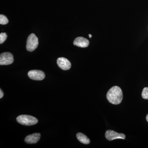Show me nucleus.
I'll use <instances>...</instances> for the list:
<instances>
[{
	"label": "nucleus",
	"instance_id": "obj_12",
	"mask_svg": "<svg viewBox=\"0 0 148 148\" xmlns=\"http://www.w3.org/2000/svg\"><path fill=\"white\" fill-rule=\"evenodd\" d=\"M142 95L143 99L148 100V87L144 88L142 92Z\"/></svg>",
	"mask_w": 148,
	"mask_h": 148
},
{
	"label": "nucleus",
	"instance_id": "obj_3",
	"mask_svg": "<svg viewBox=\"0 0 148 148\" xmlns=\"http://www.w3.org/2000/svg\"><path fill=\"white\" fill-rule=\"evenodd\" d=\"M38 45V39L35 34H32L29 35L27 40V50L29 51H33L36 49Z\"/></svg>",
	"mask_w": 148,
	"mask_h": 148
},
{
	"label": "nucleus",
	"instance_id": "obj_8",
	"mask_svg": "<svg viewBox=\"0 0 148 148\" xmlns=\"http://www.w3.org/2000/svg\"><path fill=\"white\" fill-rule=\"evenodd\" d=\"M73 44L74 45L77 46L78 47L85 48L89 45V42L88 40L85 38L79 37L74 41Z\"/></svg>",
	"mask_w": 148,
	"mask_h": 148
},
{
	"label": "nucleus",
	"instance_id": "obj_13",
	"mask_svg": "<svg viewBox=\"0 0 148 148\" xmlns=\"http://www.w3.org/2000/svg\"><path fill=\"white\" fill-rule=\"evenodd\" d=\"M7 38V35L5 33H1L0 34V44L3 43L5 40H6Z\"/></svg>",
	"mask_w": 148,
	"mask_h": 148
},
{
	"label": "nucleus",
	"instance_id": "obj_9",
	"mask_svg": "<svg viewBox=\"0 0 148 148\" xmlns=\"http://www.w3.org/2000/svg\"><path fill=\"white\" fill-rule=\"evenodd\" d=\"M41 135L40 133H35L32 135H28L25 138L24 141L27 144H36L38 142L40 138Z\"/></svg>",
	"mask_w": 148,
	"mask_h": 148
},
{
	"label": "nucleus",
	"instance_id": "obj_10",
	"mask_svg": "<svg viewBox=\"0 0 148 148\" xmlns=\"http://www.w3.org/2000/svg\"><path fill=\"white\" fill-rule=\"evenodd\" d=\"M76 136L78 140L82 144L88 145L90 143V140L87 138V136L82 133L79 132L77 133Z\"/></svg>",
	"mask_w": 148,
	"mask_h": 148
},
{
	"label": "nucleus",
	"instance_id": "obj_11",
	"mask_svg": "<svg viewBox=\"0 0 148 148\" xmlns=\"http://www.w3.org/2000/svg\"><path fill=\"white\" fill-rule=\"evenodd\" d=\"M8 19L6 16L3 14L0 15V24L2 25H5L8 23Z\"/></svg>",
	"mask_w": 148,
	"mask_h": 148
},
{
	"label": "nucleus",
	"instance_id": "obj_6",
	"mask_svg": "<svg viewBox=\"0 0 148 148\" xmlns=\"http://www.w3.org/2000/svg\"><path fill=\"white\" fill-rule=\"evenodd\" d=\"M105 136L106 139L109 141H112L115 139H121L124 140L125 135L123 133H118L115 131L112 130H107L106 132Z\"/></svg>",
	"mask_w": 148,
	"mask_h": 148
},
{
	"label": "nucleus",
	"instance_id": "obj_4",
	"mask_svg": "<svg viewBox=\"0 0 148 148\" xmlns=\"http://www.w3.org/2000/svg\"><path fill=\"white\" fill-rule=\"evenodd\" d=\"M13 55L9 52H4L1 53L0 55V65H9L13 63Z\"/></svg>",
	"mask_w": 148,
	"mask_h": 148
},
{
	"label": "nucleus",
	"instance_id": "obj_1",
	"mask_svg": "<svg viewBox=\"0 0 148 148\" xmlns=\"http://www.w3.org/2000/svg\"><path fill=\"white\" fill-rule=\"evenodd\" d=\"M123 92L121 88L117 86L111 88L107 94V98L110 103L119 105L122 101Z\"/></svg>",
	"mask_w": 148,
	"mask_h": 148
},
{
	"label": "nucleus",
	"instance_id": "obj_5",
	"mask_svg": "<svg viewBox=\"0 0 148 148\" xmlns=\"http://www.w3.org/2000/svg\"><path fill=\"white\" fill-rule=\"evenodd\" d=\"M28 75L31 79L37 81L42 80L45 77L43 72L36 70L29 71Z\"/></svg>",
	"mask_w": 148,
	"mask_h": 148
},
{
	"label": "nucleus",
	"instance_id": "obj_2",
	"mask_svg": "<svg viewBox=\"0 0 148 148\" xmlns=\"http://www.w3.org/2000/svg\"><path fill=\"white\" fill-rule=\"evenodd\" d=\"M16 121L23 125L30 126L37 124L38 120L34 117L27 115H21L16 118Z\"/></svg>",
	"mask_w": 148,
	"mask_h": 148
},
{
	"label": "nucleus",
	"instance_id": "obj_15",
	"mask_svg": "<svg viewBox=\"0 0 148 148\" xmlns=\"http://www.w3.org/2000/svg\"><path fill=\"white\" fill-rule=\"evenodd\" d=\"M146 119H147V121L148 122V114L147 115V116H146Z\"/></svg>",
	"mask_w": 148,
	"mask_h": 148
},
{
	"label": "nucleus",
	"instance_id": "obj_16",
	"mask_svg": "<svg viewBox=\"0 0 148 148\" xmlns=\"http://www.w3.org/2000/svg\"><path fill=\"white\" fill-rule=\"evenodd\" d=\"M88 36H89V38H91V37H92V35H91L89 34V35H88Z\"/></svg>",
	"mask_w": 148,
	"mask_h": 148
},
{
	"label": "nucleus",
	"instance_id": "obj_7",
	"mask_svg": "<svg viewBox=\"0 0 148 148\" xmlns=\"http://www.w3.org/2000/svg\"><path fill=\"white\" fill-rule=\"evenodd\" d=\"M57 63L59 68L64 71H67L71 69V64L67 58L60 57L57 60Z\"/></svg>",
	"mask_w": 148,
	"mask_h": 148
},
{
	"label": "nucleus",
	"instance_id": "obj_14",
	"mask_svg": "<svg viewBox=\"0 0 148 148\" xmlns=\"http://www.w3.org/2000/svg\"><path fill=\"white\" fill-rule=\"evenodd\" d=\"M4 93L1 89H0V98H2L3 96Z\"/></svg>",
	"mask_w": 148,
	"mask_h": 148
}]
</instances>
